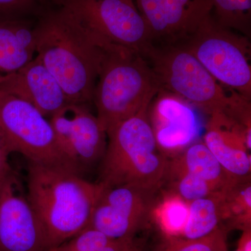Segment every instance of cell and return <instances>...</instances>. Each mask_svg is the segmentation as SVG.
Listing matches in <instances>:
<instances>
[{
	"instance_id": "cell-1",
	"label": "cell",
	"mask_w": 251,
	"mask_h": 251,
	"mask_svg": "<svg viewBox=\"0 0 251 251\" xmlns=\"http://www.w3.org/2000/svg\"><path fill=\"white\" fill-rule=\"evenodd\" d=\"M35 34L36 57L58 81L69 102L90 105L104 60L117 45L58 5L36 18Z\"/></svg>"
},
{
	"instance_id": "cell-2",
	"label": "cell",
	"mask_w": 251,
	"mask_h": 251,
	"mask_svg": "<svg viewBox=\"0 0 251 251\" xmlns=\"http://www.w3.org/2000/svg\"><path fill=\"white\" fill-rule=\"evenodd\" d=\"M103 189L100 183L67 168L29 162L26 193L44 229L48 250L88 227Z\"/></svg>"
},
{
	"instance_id": "cell-3",
	"label": "cell",
	"mask_w": 251,
	"mask_h": 251,
	"mask_svg": "<svg viewBox=\"0 0 251 251\" xmlns=\"http://www.w3.org/2000/svg\"><path fill=\"white\" fill-rule=\"evenodd\" d=\"M150 105L107 134L99 181L105 187L128 185L158 191L164 183L168 160L157 145L148 117Z\"/></svg>"
},
{
	"instance_id": "cell-4",
	"label": "cell",
	"mask_w": 251,
	"mask_h": 251,
	"mask_svg": "<svg viewBox=\"0 0 251 251\" xmlns=\"http://www.w3.org/2000/svg\"><path fill=\"white\" fill-rule=\"evenodd\" d=\"M161 86L141 54L120 46L108 52L94 87L92 103L108 134L152 101Z\"/></svg>"
},
{
	"instance_id": "cell-5",
	"label": "cell",
	"mask_w": 251,
	"mask_h": 251,
	"mask_svg": "<svg viewBox=\"0 0 251 251\" xmlns=\"http://www.w3.org/2000/svg\"><path fill=\"white\" fill-rule=\"evenodd\" d=\"M221 85L251 98V44L249 37L222 27L212 14L181 43Z\"/></svg>"
},
{
	"instance_id": "cell-6",
	"label": "cell",
	"mask_w": 251,
	"mask_h": 251,
	"mask_svg": "<svg viewBox=\"0 0 251 251\" xmlns=\"http://www.w3.org/2000/svg\"><path fill=\"white\" fill-rule=\"evenodd\" d=\"M161 90L179 97L208 115L223 110L229 96L202 64L181 44L153 45L144 57Z\"/></svg>"
},
{
	"instance_id": "cell-7",
	"label": "cell",
	"mask_w": 251,
	"mask_h": 251,
	"mask_svg": "<svg viewBox=\"0 0 251 251\" xmlns=\"http://www.w3.org/2000/svg\"><path fill=\"white\" fill-rule=\"evenodd\" d=\"M0 142L9 155L18 153L28 162L74 171L62 154L46 117L31 104L1 90Z\"/></svg>"
},
{
	"instance_id": "cell-8",
	"label": "cell",
	"mask_w": 251,
	"mask_h": 251,
	"mask_svg": "<svg viewBox=\"0 0 251 251\" xmlns=\"http://www.w3.org/2000/svg\"><path fill=\"white\" fill-rule=\"evenodd\" d=\"M86 27L115 45L143 57L153 45L151 31L133 0H52Z\"/></svg>"
},
{
	"instance_id": "cell-9",
	"label": "cell",
	"mask_w": 251,
	"mask_h": 251,
	"mask_svg": "<svg viewBox=\"0 0 251 251\" xmlns=\"http://www.w3.org/2000/svg\"><path fill=\"white\" fill-rule=\"evenodd\" d=\"M50 117L59 148L73 171L82 176L101 161L108 136L88 105L69 103Z\"/></svg>"
},
{
	"instance_id": "cell-10",
	"label": "cell",
	"mask_w": 251,
	"mask_h": 251,
	"mask_svg": "<svg viewBox=\"0 0 251 251\" xmlns=\"http://www.w3.org/2000/svg\"><path fill=\"white\" fill-rule=\"evenodd\" d=\"M156 192L128 185L104 186L88 227L112 239H134L153 214Z\"/></svg>"
},
{
	"instance_id": "cell-11",
	"label": "cell",
	"mask_w": 251,
	"mask_h": 251,
	"mask_svg": "<svg viewBox=\"0 0 251 251\" xmlns=\"http://www.w3.org/2000/svg\"><path fill=\"white\" fill-rule=\"evenodd\" d=\"M44 229L14 173L0 183V251H47Z\"/></svg>"
},
{
	"instance_id": "cell-12",
	"label": "cell",
	"mask_w": 251,
	"mask_h": 251,
	"mask_svg": "<svg viewBox=\"0 0 251 251\" xmlns=\"http://www.w3.org/2000/svg\"><path fill=\"white\" fill-rule=\"evenodd\" d=\"M151 31L153 45L184 42L210 14V0H135Z\"/></svg>"
},
{
	"instance_id": "cell-13",
	"label": "cell",
	"mask_w": 251,
	"mask_h": 251,
	"mask_svg": "<svg viewBox=\"0 0 251 251\" xmlns=\"http://www.w3.org/2000/svg\"><path fill=\"white\" fill-rule=\"evenodd\" d=\"M150 120L157 145L162 152L182 151L201 133V124L195 107L164 90L156 95Z\"/></svg>"
},
{
	"instance_id": "cell-14",
	"label": "cell",
	"mask_w": 251,
	"mask_h": 251,
	"mask_svg": "<svg viewBox=\"0 0 251 251\" xmlns=\"http://www.w3.org/2000/svg\"><path fill=\"white\" fill-rule=\"evenodd\" d=\"M210 116L203 142L231 175L251 178V128L224 110Z\"/></svg>"
},
{
	"instance_id": "cell-15",
	"label": "cell",
	"mask_w": 251,
	"mask_h": 251,
	"mask_svg": "<svg viewBox=\"0 0 251 251\" xmlns=\"http://www.w3.org/2000/svg\"><path fill=\"white\" fill-rule=\"evenodd\" d=\"M0 90L31 104L45 117L71 103L58 81L36 57L1 82Z\"/></svg>"
},
{
	"instance_id": "cell-16",
	"label": "cell",
	"mask_w": 251,
	"mask_h": 251,
	"mask_svg": "<svg viewBox=\"0 0 251 251\" xmlns=\"http://www.w3.org/2000/svg\"><path fill=\"white\" fill-rule=\"evenodd\" d=\"M36 21L0 20V83L35 58Z\"/></svg>"
},
{
	"instance_id": "cell-17",
	"label": "cell",
	"mask_w": 251,
	"mask_h": 251,
	"mask_svg": "<svg viewBox=\"0 0 251 251\" xmlns=\"http://www.w3.org/2000/svg\"><path fill=\"white\" fill-rule=\"evenodd\" d=\"M181 172L199 176L209 183L218 193L226 192L239 180L244 179L226 171L204 142L193 143L183 150L179 156L168 161L167 173Z\"/></svg>"
},
{
	"instance_id": "cell-18",
	"label": "cell",
	"mask_w": 251,
	"mask_h": 251,
	"mask_svg": "<svg viewBox=\"0 0 251 251\" xmlns=\"http://www.w3.org/2000/svg\"><path fill=\"white\" fill-rule=\"evenodd\" d=\"M224 193L201 198L188 203V219L182 231L185 239H199L209 235L226 219Z\"/></svg>"
},
{
	"instance_id": "cell-19",
	"label": "cell",
	"mask_w": 251,
	"mask_h": 251,
	"mask_svg": "<svg viewBox=\"0 0 251 251\" xmlns=\"http://www.w3.org/2000/svg\"><path fill=\"white\" fill-rule=\"evenodd\" d=\"M213 17L222 27L251 36V0H210Z\"/></svg>"
},
{
	"instance_id": "cell-20",
	"label": "cell",
	"mask_w": 251,
	"mask_h": 251,
	"mask_svg": "<svg viewBox=\"0 0 251 251\" xmlns=\"http://www.w3.org/2000/svg\"><path fill=\"white\" fill-rule=\"evenodd\" d=\"M224 195L227 211L226 220L243 230L251 228V178L241 179Z\"/></svg>"
},
{
	"instance_id": "cell-21",
	"label": "cell",
	"mask_w": 251,
	"mask_h": 251,
	"mask_svg": "<svg viewBox=\"0 0 251 251\" xmlns=\"http://www.w3.org/2000/svg\"><path fill=\"white\" fill-rule=\"evenodd\" d=\"M166 181H168L171 186L170 193L179 196L188 203L221 193L204 179L191 173H168L164 182Z\"/></svg>"
},
{
	"instance_id": "cell-22",
	"label": "cell",
	"mask_w": 251,
	"mask_h": 251,
	"mask_svg": "<svg viewBox=\"0 0 251 251\" xmlns=\"http://www.w3.org/2000/svg\"><path fill=\"white\" fill-rule=\"evenodd\" d=\"M153 214H156L166 230L182 233L188 219V203L179 196L169 193L160 204H156Z\"/></svg>"
},
{
	"instance_id": "cell-23",
	"label": "cell",
	"mask_w": 251,
	"mask_h": 251,
	"mask_svg": "<svg viewBox=\"0 0 251 251\" xmlns=\"http://www.w3.org/2000/svg\"><path fill=\"white\" fill-rule=\"evenodd\" d=\"M158 251H227L226 232L219 226L209 235L199 239H173Z\"/></svg>"
},
{
	"instance_id": "cell-24",
	"label": "cell",
	"mask_w": 251,
	"mask_h": 251,
	"mask_svg": "<svg viewBox=\"0 0 251 251\" xmlns=\"http://www.w3.org/2000/svg\"><path fill=\"white\" fill-rule=\"evenodd\" d=\"M52 6V0H0V20L37 18Z\"/></svg>"
},
{
	"instance_id": "cell-25",
	"label": "cell",
	"mask_w": 251,
	"mask_h": 251,
	"mask_svg": "<svg viewBox=\"0 0 251 251\" xmlns=\"http://www.w3.org/2000/svg\"><path fill=\"white\" fill-rule=\"evenodd\" d=\"M112 239L100 231L87 227L57 247L50 248L47 251H93L99 250L110 244Z\"/></svg>"
},
{
	"instance_id": "cell-26",
	"label": "cell",
	"mask_w": 251,
	"mask_h": 251,
	"mask_svg": "<svg viewBox=\"0 0 251 251\" xmlns=\"http://www.w3.org/2000/svg\"><path fill=\"white\" fill-rule=\"evenodd\" d=\"M135 244L134 239H115L106 247L93 251H131Z\"/></svg>"
},
{
	"instance_id": "cell-27",
	"label": "cell",
	"mask_w": 251,
	"mask_h": 251,
	"mask_svg": "<svg viewBox=\"0 0 251 251\" xmlns=\"http://www.w3.org/2000/svg\"><path fill=\"white\" fill-rule=\"evenodd\" d=\"M8 156L9 154L5 151L0 142V183L2 182L14 173L12 168L10 166Z\"/></svg>"
},
{
	"instance_id": "cell-28",
	"label": "cell",
	"mask_w": 251,
	"mask_h": 251,
	"mask_svg": "<svg viewBox=\"0 0 251 251\" xmlns=\"http://www.w3.org/2000/svg\"><path fill=\"white\" fill-rule=\"evenodd\" d=\"M237 250L239 251H251V228L244 229L242 237L239 242Z\"/></svg>"
},
{
	"instance_id": "cell-29",
	"label": "cell",
	"mask_w": 251,
	"mask_h": 251,
	"mask_svg": "<svg viewBox=\"0 0 251 251\" xmlns=\"http://www.w3.org/2000/svg\"><path fill=\"white\" fill-rule=\"evenodd\" d=\"M131 251H142L141 247H140V246L138 245V243L136 242V244H135L134 248H133V249H132Z\"/></svg>"
},
{
	"instance_id": "cell-30",
	"label": "cell",
	"mask_w": 251,
	"mask_h": 251,
	"mask_svg": "<svg viewBox=\"0 0 251 251\" xmlns=\"http://www.w3.org/2000/svg\"><path fill=\"white\" fill-rule=\"evenodd\" d=\"M239 251V250H237V251Z\"/></svg>"
}]
</instances>
